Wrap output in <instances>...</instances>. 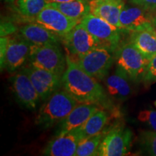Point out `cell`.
<instances>
[{
    "mask_svg": "<svg viewBox=\"0 0 156 156\" xmlns=\"http://www.w3.org/2000/svg\"><path fill=\"white\" fill-rule=\"evenodd\" d=\"M67 67L62 75V88L78 103H99L104 100L103 87L69 56L66 55Z\"/></svg>",
    "mask_w": 156,
    "mask_h": 156,
    "instance_id": "6da1fadb",
    "label": "cell"
},
{
    "mask_svg": "<svg viewBox=\"0 0 156 156\" xmlns=\"http://www.w3.org/2000/svg\"><path fill=\"white\" fill-rule=\"evenodd\" d=\"M78 102L62 88L56 90L39 109L35 124L43 129L51 128L67 117Z\"/></svg>",
    "mask_w": 156,
    "mask_h": 156,
    "instance_id": "7a4b0ae2",
    "label": "cell"
},
{
    "mask_svg": "<svg viewBox=\"0 0 156 156\" xmlns=\"http://www.w3.org/2000/svg\"><path fill=\"white\" fill-rule=\"evenodd\" d=\"M28 65L62 75L67 67L66 56L58 44L44 46L31 45Z\"/></svg>",
    "mask_w": 156,
    "mask_h": 156,
    "instance_id": "3957f363",
    "label": "cell"
},
{
    "mask_svg": "<svg viewBox=\"0 0 156 156\" xmlns=\"http://www.w3.org/2000/svg\"><path fill=\"white\" fill-rule=\"evenodd\" d=\"M80 24L91 34L99 46L115 52L119 47L122 30L101 17L89 13L80 21Z\"/></svg>",
    "mask_w": 156,
    "mask_h": 156,
    "instance_id": "277c9868",
    "label": "cell"
},
{
    "mask_svg": "<svg viewBox=\"0 0 156 156\" xmlns=\"http://www.w3.org/2000/svg\"><path fill=\"white\" fill-rule=\"evenodd\" d=\"M115 60L117 67L124 70L133 81L143 79L150 62L131 42L117 48L115 51Z\"/></svg>",
    "mask_w": 156,
    "mask_h": 156,
    "instance_id": "5b68a950",
    "label": "cell"
},
{
    "mask_svg": "<svg viewBox=\"0 0 156 156\" xmlns=\"http://www.w3.org/2000/svg\"><path fill=\"white\" fill-rule=\"evenodd\" d=\"M133 133L122 125L114 126L107 132L101 142L96 156H122L127 155L132 147Z\"/></svg>",
    "mask_w": 156,
    "mask_h": 156,
    "instance_id": "8992f818",
    "label": "cell"
},
{
    "mask_svg": "<svg viewBox=\"0 0 156 156\" xmlns=\"http://www.w3.org/2000/svg\"><path fill=\"white\" fill-rule=\"evenodd\" d=\"M112 53L106 48L98 46L75 62L90 76L101 81L108 75L114 62Z\"/></svg>",
    "mask_w": 156,
    "mask_h": 156,
    "instance_id": "52a82bcc",
    "label": "cell"
},
{
    "mask_svg": "<svg viewBox=\"0 0 156 156\" xmlns=\"http://www.w3.org/2000/svg\"><path fill=\"white\" fill-rule=\"evenodd\" d=\"M62 42L67 55L75 62L99 46L93 35L80 23H78L69 34L62 38Z\"/></svg>",
    "mask_w": 156,
    "mask_h": 156,
    "instance_id": "ba28073f",
    "label": "cell"
},
{
    "mask_svg": "<svg viewBox=\"0 0 156 156\" xmlns=\"http://www.w3.org/2000/svg\"><path fill=\"white\" fill-rule=\"evenodd\" d=\"M10 83L17 102L28 110H36L41 99L25 70L13 75Z\"/></svg>",
    "mask_w": 156,
    "mask_h": 156,
    "instance_id": "9c48e42d",
    "label": "cell"
},
{
    "mask_svg": "<svg viewBox=\"0 0 156 156\" xmlns=\"http://www.w3.org/2000/svg\"><path fill=\"white\" fill-rule=\"evenodd\" d=\"M35 17L36 23L42 25L60 38L65 36L80 23L70 18L58 9L48 5Z\"/></svg>",
    "mask_w": 156,
    "mask_h": 156,
    "instance_id": "30bf717a",
    "label": "cell"
},
{
    "mask_svg": "<svg viewBox=\"0 0 156 156\" xmlns=\"http://www.w3.org/2000/svg\"><path fill=\"white\" fill-rule=\"evenodd\" d=\"M23 69L28 74L42 101L62 87V75L28 65Z\"/></svg>",
    "mask_w": 156,
    "mask_h": 156,
    "instance_id": "8fae6325",
    "label": "cell"
},
{
    "mask_svg": "<svg viewBox=\"0 0 156 156\" xmlns=\"http://www.w3.org/2000/svg\"><path fill=\"white\" fill-rule=\"evenodd\" d=\"M122 30L136 32L147 29H155L151 12L138 6L124 5L120 17Z\"/></svg>",
    "mask_w": 156,
    "mask_h": 156,
    "instance_id": "7c38bea8",
    "label": "cell"
},
{
    "mask_svg": "<svg viewBox=\"0 0 156 156\" xmlns=\"http://www.w3.org/2000/svg\"><path fill=\"white\" fill-rule=\"evenodd\" d=\"M83 140L79 128L75 129L50 140L42 154L47 156H75L78 145Z\"/></svg>",
    "mask_w": 156,
    "mask_h": 156,
    "instance_id": "4fadbf2b",
    "label": "cell"
},
{
    "mask_svg": "<svg viewBox=\"0 0 156 156\" xmlns=\"http://www.w3.org/2000/svg\"><path fill=\"white\" fill-rule=\"evenodd\" d=\"M100 108L97 103H78L69 115L58 123L56 136L67 133L85 124L92 115Z\"/></svg>",
    "mask_w": 156,
    "mask_h": 156,
    "instance_id": "5bb4252c",
    "label": "cell"
},
{
    "mask_svg": "<svg viewBox=\"0 0 156 156\" xmlns=\"http://www.w3.org/2000/svg\"><path fill=\"white\" fill-rule=\"evenodd\" d=\"M90 13L101 17L122 30L119 17L124 7L123 0H88Z\"/></svg>",
    "mask_w": 156,
    "mask_h": 156,
    "instance_id": "9a60e30c",
    "label": "cell"
},
{
    "mask_svg": "<svg viewBox=\"0 0 156 156\" xmlns=\"http://www.w3.org/2000/svg\"><path fill=\"white\" fill-rule=\"evenodd\" d=\"M31 44L17 36L9 38L5 69L8 72L17 71L28 59Z\"/></svg>",
    "mask_w": 156,
    "mask_h": 156,
    "instance_id": "2e32d148",
    "label": "cell"
},
{
    "mask_svg": "<svg viewBox=\"0 0 156 156\" xmlns=\"http://www.w3.org/2000/svg\"><path fill=\"white\" fill-rule=\"evenodd\" d=\"M18 36L35 46L59 45L60 41H62V38L38 23L23 25L19 29Z\"/></svg>",
    "mask_w": 156,
    "mask_h": 156,
    "instance_id": "e0dca14e",
    "label": "cell"
},
{
    "mask_svg": "<svg viewBox=\"0 0 156 156\" xmlns=\"http://www.w3.org/2000/svg\"><path fill=\"white\" fill-rule=\"evenodd\" d=\"M130 80L127 74L117 67L115 73L106 78L105 83L109 94L118 100L124 101L132 93Z\"/></svg>",
    "mask_w": 156,
    "mask_h": 156,
    "instance_id": "ac0fdd59",
    "label": "cell"
},
{
    "mask_svg": "<svg viewBox=\"0 0 156 156\" xmlns=\"http://www.w3.org/2000/svg\"><path fill=\"white\" fill-rule=\"evenodd\" d=\"M130 42L145 57L151 60L156 56V34L155 29H147L132 33Z\"/></svg>",
    "mask_w": 156,
    "mask_h": 156,
    "instance_id": "d6986e66",
    "label": "cell"
},
{
    "mask_svg": "<svg viewBox=\"0 0 156 156\" xmlns=\"http://www.w3.org/2000/svg\"><path fill=\"white\" fill-rule=\"evenodd\" d=\"M48 5L57 9L75 20L80 21L90 13L88 0H73L65 2H50Z\"/></svg>",
    "mask_w": 156,
    "mask_h": 156,
    "instance_id": "ffe728a7",
    "label": "cell"
},
{
    "mask_svg": "<svg viewBox=\"0 0 156 156\" xmlns=\"http://www.w3.org/2000/svg\"><path fill=\"white\" fill-rule=\"evenodd\" d=\"M108 119V114L102 109L100 108L95 112L85 124L79 127L83 140L103 131Z\"/></svg>",
    "mask_w": 156,
    "mask_h": 156,
    "instance_id": "44dd1931",
    "label": "cell"
},
{
    "mask_svg": "<svg viewBox=\"0 0 156 156\" xmlns=\"http://www.w3.org/2000/svg\"><path fill=\"white\" fill-rule=\"evenodd\" d=\"M107 132L104 129L100 133L82 140L77 148L75 156L96 155L98 149Z\"/></svg>",
    "mask_w": 156,
    "mask_h": 156,
    "instance_id": "7402d4cb",
    "label": "cell"
},
{
    "mask_svg": "<svg viewBox=\"0 0 156 156\" xmlns=\"http://www.w3.org/2000/svg\"><path fill=\"white\" fill-rule=\"evenodd\" d=\"M48 4V0H17L19 12L28 17H36Z\"/></svg>",
    "mask_w": 156,
    "mask_h": 156,
    "instance_id": "603a6c76",
    "label": "cell"
},
{
    "mask_svg": "<svg viewBox=\"0 0 156 156\" xmlns=\"http://www.w3.org/2000/svg\"><path fill=\"white\" fill-rule=\"evenodd\" d=\"M140 144L149 155L156 156V132L144 130L140 132Z\"/></svg>",
    "mask_w": 156,
    "mask_h": 156,
    "instance_id": "cb8c5ba5",
    "label": "cell"
},
{
    "mask_svg": "<svg viewBox=\"0 0 156 156\" xmlns=\"http://www.w3.org/2000/svg\"><path fill=\"white\" fill-rule=\"evenodd\" d=\"M138 120L147 125L151 130L156 132V112L153 110H143L139 113Z\"/></svg>",
    "mask_w": 156,
    "mask_h": 156,
    "instance_id": "d4e9b609",
    "label": "cell"
},
{
    "mask_svg": "<svg viewBox=\"0 0 156 156\" xmlns=\"http://www.w3.org/2000/svg\"><path fill=\"white\" fill-rule=\"evenodd\" d=\"M143 80L147 83L156 81V56H154L148 64Z\"/></svg>",
    "mask_w": 156,
    "mask_h": 156,
    "instance_id": "484cf974",
    "label": "cell"
},
{
    "mask_svg": "<svg viewBox=\"0 0 156 156\" xmlns=\"http://www.w3.org/2000/svg\"><path fill=\"white\" fill-rule=\"evenodd\" d=\"M132 5L138 6L150 12L156 10V0H129Z\"/></svg>",
    "mask_w": 156,
    "mask_h": 156,
    "instance_id": "4316f807",
    "label": "cell"
},
{
    "mask_svg": "<svg viewBox=\"0 0 156 156\" xmlns=\"http://www.w3.org/2000/svg\"><path fill=\"white\" fill-rule=\"evenodd\" d=\"M8 37H1L0 39V59H1V69H5L6 54H7V46H8Z\"/></svg>",
    "mask_w": 156,
    "mask_h": 156,
    "instance_id": "83f0119b",
    "label": "cell"
},
{
    "mask_svg": "<svg viewBox=\"0 0 156 156\" xmlns=\"http://www.w3.org/2000/svg\"><path fill=\"white\" fill-rule=\"evenodd\" d=\"M16 28L10 23H2L1 24V37H6L13 33H15Z\"/></svg>",
    "mask_w": 156,
    "mask_h": 156,
    "instance_id": "f1b7e54d",
    "label": "cell"
},
{
    "mask_svg": "<svg viewBox=\"0 0 156 156\" xmlns=\"http://www.w3.org/2000/svg\"><path fill=\"white\" fill-rule=\"evenodd\" d=\"M152 14V17H153V25L155 26V28L156 27V10L153 11V12H151Z\"/></svg>",
    "mask_w": 156,
    "mask_h": 156,
    "instance_id": "f546056e",
    "label": "cell"
},
{
    "mask_svg": "<svg viewBox=\"0 0 156 156\" xmlns=\"http://www.w3.org/2000/svg\"><path fill=\"white\" fill-rule=\"evenodd\" d=\"M48 3L50 2H65L73 1V0H48Z\"/></svg>",
    "mask_w": 156,
    "mask_h": 156,
    "instance_id": "4dcf8cb0",
    "label": "cell"
},
{
    "mask_svg": "<svg viewBox=\"0 0 156 156\" xmlns=\"http://www.w3.org/2000/svg\"><path fill=\"white\" fill-rule=\"evenodd\" d=\"M5 1L7 2H13L15 0H5Z\"/></svg>",
    "mask_w": 156,
    "mask_h": 156,
    "instance_id": "1f68e13d",
    "label": "cell"
},
{
    "mask_svg": "<svg viewBox=\"0 0 156 156\" xmlns=\"http://www.w3.org/2000/svg\"><path fill=\"white\" fill-rule=\"evenodd\" d=\"M155 34H156V27L155 28Z\"/></svg>",
    "mask_w": 156,
    "mask_h": 156,
    "instance_id": "d6a6232c",
    "label": "cell"
},
{
    "mask_svg": "<svg viewBox=\"0 0 156 156\" xmlns=\"http://www.w3.org/2000/svg\"><path fill=\"white\" fill-rule=\"evenodd\" d=\"M155 106H156V101L155 102Z\"/></svg>",
    "mask_w": 156,
    "mask_h": 156,
    "instance_id": "836d02e7",
    "label": "cell"
}]
</instances>
